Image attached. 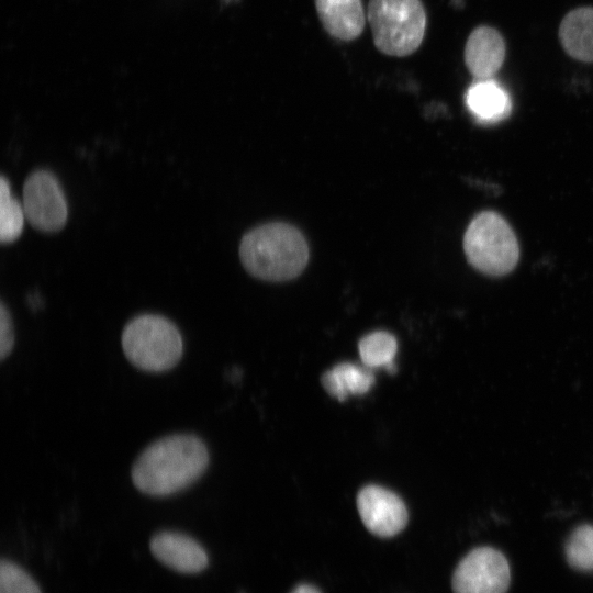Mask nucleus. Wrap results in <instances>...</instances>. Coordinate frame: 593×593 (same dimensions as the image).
<instances>
[{
    "label": "nucleus",
    "mask_w": 593,
    "mask_h": 593,
    "mask_svg": "<svg viewBox=\"0 0 593 593\" xmlns=\"http://www.w3.org/2000/svg\"><path fill=\"white\" fill-rule=\"evenodd\" d=\"M23 208L30 224L44 232L64 227L68 209L56 177L47 170L31 174L23 186Z\"/></svg>",
    "instance_id": "7"
},
{
    "label": "nucleus",
    "mask_w": 593,
    "mask_h": 593,
    "mask_svg": "<svg viewBox=\"0 0 593 593\" xmlns=\"http://www.w3.org/2000/svg\"><path fill=\"white\" fill-rule=\"evenodd\" d=\"M149 547L157 560L180 573H199L209 563L203 547L190 536L178 532L157 533Z\"/></svg>",
    "instance_id": "10"
},
{
    "label": "nucleus",
    "mask_w": 593,
    "mask_h": 593,
    "mask_svg": "<svg viewBox=\"0 0 593 593\" xmlns=\"http://www.w3.org/2000/svg\"><path fill=\"white\" fill-rule=\"evenodd\" d=\"M292 593H321L316 588L309 584H301Z\"/></svg>",
    "instance_id": "20"
},
{
    "label": "nucleus",
    "mask_w": 593,
    "mask_h": 593,
    "mask_svg": "<svg viewBox=\"0 0 593 593\" xmlns=\"http://www.w3.org/2000/svg\"><path fill=\"white\" fill-rule=\"evenodd\" d=\"M367 18L374 46L388 56H409L424 40L426 12L421 0H370Z\"/></svg>",
    "instance_id": "4"
},
{
    "label": "nucleus",
    "mask_w": 593,
    "mask_h": 593,
    "mask_svg": "<svg viewBox=\"0 0 593 593\" xmlns=\"http://www.w3.org/2000/svg\"><path fill=\"white\" fill-rule=\"evenodd\" d=\"M568 563L579 571H593V526L575 528L566 542Z\"/></svg>",
    "instance_id": "17"
},
{
    "label": "nucleus",
    "mask_w": 593,
    "mask_h": 593,
    "mask_svg": "<svg viewBox=\"0 0 593 593\" xmlns=\"http://www.w3.org/2000/svg\"><path fill=\"white\" fill-rule=\"evenodd\" d=\"M24 208L12 197L10 183L4 176L0 181V239L2 243L15 240L24 225Z\"/></svg>",
    "instance_id": "16"
},
{
    "label": "nucleus",
    "mask_w": 593,
    "mask_h": 593,
    "mask_svg": "<svg viewBox=\"0 0 593 593\" xmlns=\"http://www.w3.org/2000/svg\"><path fill=\"white\" fill-rule=\"evenodd\" d=\"M239 257L253 276L269 281H284L304 269L309 248L304 236L294 226L268 223L253 228L243 237Z\"/></svg>",
    "instance_id": "2"
},
{
    "label": "nucleus",
    "mask_w": 593,
    "mask_h": 593,
    "mask_svg": "<svg viewBox=\"0 0 593 593\" xmlns=\"http://www.w3.org/2000/svg\"><path fill=\"white\" fill-rule=\"evenodd\" d=\"M466 104L470 112L483 123L499 122L511 111L507 92L492 79L477 80L466 93Z\"/></svg>",
    "instance_id": "13"
},
{
    "label": "nucleus",
    "mask_w": 593,
    "mask_h": 593,
    "mask_svg": "<svg viewBox=\"0 0 593 593\" xmlns=\"http://www.w3.org/2000/svg\"><path fill=\"white\" fill-rule=\"evenodd\" d=\"M510 566L502 552L491 547L471 550L452 575L454 593H506Z\"/></svg>",
    "instance_id": "6"
},
{
    "label": "nucleus",
    "mask_w": 593,
    "mask_h": 593,
    "mask_svg": "<svg viewBox=\"0 0 593 593\" xmlns=\"http://www.w3.org/2000/svg\"><path fill=\"white\" fill-rule=\"evenodd\" d=\"M463 246L470 264L491 276L512 271L518 260L516 236L507 222L495 212H482L471 221Z\"/></svg>",
    "instance_id": "5"
},
{
    "label": "nucleus",
    "mask_w": 593,
    "mask_h": 593,
    "mask_svg": "<svg viewBox=\"0 0 593 593\" xmlns=\"http://www.w3.org/2000/svg\"><path fill=\"white\" fill-rule=\"evenodd\" d=\"M14 346V328L11 314L4 303L0 306V358L4 360Z\"/></svg>",
    "instance_id": "19"
},
{
    "label": "nucleus",
    "mask_w": 593,
    "mask_h": 593,
    "mask_svg": "<svg viewBox=\"0 0 593 593\" xmlns=\"http://www.w3.org/2000/svg\"><path fill=\"white\" fill-rule=\"evenodd\" d=\"M209 465L205 444L192 434H175L149 445L132 468V480L141 492L168 496L193 484Z\"/></svg>",
    "instance_id": "1"
},
{
    "label": "nucleus",
    "mask_w": 593,
    "mask_h": 593,
    "mask_svg": "<svg viewBox=\"0 0 593 593\" xmlns=\"http://www.w3.org/2000/svg\"><path fill=\"white\" fill-rule=\"evenodd\" d=\"M325 391L338 401L367 393L374 384L372 369L350 362L336 365L322 376Z\"/></svg>",
    "instance_id": "14"
},
{
    "label": "nucleus",
    "mask_w": 593,
    "mask_h": 593,
    "mask_svg": "<svg viewBox=\"0 0 593 593\" xmlns=\"http://www.w3.org/2000/svg\"><path fill=\"white\" fill-rule=\"evenodd\" d=\"M121 342L128 361L147 372L170 370L183 353L180 332L161 315L142 314L132 318L122 332Z\"/></svg>",
    "instance_id": "3"
},
{
    "label": "nucleus",
    "mask_w": 593,
    "mask_h": 593,
    "mask_svg": "<svg viewBox=\"0 0 593 593\" xmlns=\"http://www.w3.org/2000/svg\"><path fill=\"white\" fill-rule=\"evenodd\" d=\"M396 339L387 332H373L363 336L358 350L362 365L370 369L384 368L393 372L395 369L394 357L396 354Z\"/></svg>",
    "instance_id": "15"
},
{
    "label": "nucleus",
    "mask_w": 593,
    "mask_h": 593,
    "mask_svg": "<svg viewBox=\"0 0 593 593\" xmlns=\"http://www.w3.org/2000/svg\"><path fill=\"white\" fill-rule=\"evenodd\" d=\"M357 507L367 529L379 537L399 534L407 523V510L393 492L378 485H367L357 495Z\"/></svg>",
    "instance_id": "8"
},
{
    "label": "nucleus",
    "mask_w": 593,
    "mask_h": 593,
    "mask_svg": "<svg viewBox=\"0 0 593 593\" xmlns=\"http://www.w3.org/2000/svg\"><path fill=\"white\" fill-rule=\"evenodd\" d=\"M558 34L562 48L570 57L593 63V7L569 11L560 23Z\"/></svg>",
    "instance_id": "12"
},
{
    "label": "nucleus",
    "mask_w": 593,
    "mask_h": 593,
    "mask_svg": "<svg viewBox=\"0 0 593 593\" xmlns=\"http://www.w3.org/2000/svg\"><path fill=\"white\" fill-rule=\"evenodd\" d=\"M318 19L333 37L350 42L361 35L366 15L361 0H314Z\"/></svg>",
    "instance_id": "11"
},
{
    "label": "nucleus",
    "mask_w": 593,
    "mask_h": 593,
    "mask_svg": "<svg viewBox=\"0 0 593 593\" xmlns=\"http://www.w3.org/2000/svg\"><path fill=\"white\" fill-rule=\"evenodd\" d=\"M506 45L502 34L489 25L472 30L465 45V64L477 80H489L505 60Z\"/></svg>",
    "instance_id": "9"
},
{
    "label": "nucleus",
    "mask_w": 593,
    "mask_h": 593,
    "mask_svg": "<svg viewBox=\"0 0 593 593\" xmlns=\"http://www.w3.org/2000/svg\"><path fill=\"white\" fill-rule=\"evenodd\" d=\"M0 593H41L34 579L9 560L0 563Z\"/></svg>",
    "instance_id": "18"
}]
</instances>
